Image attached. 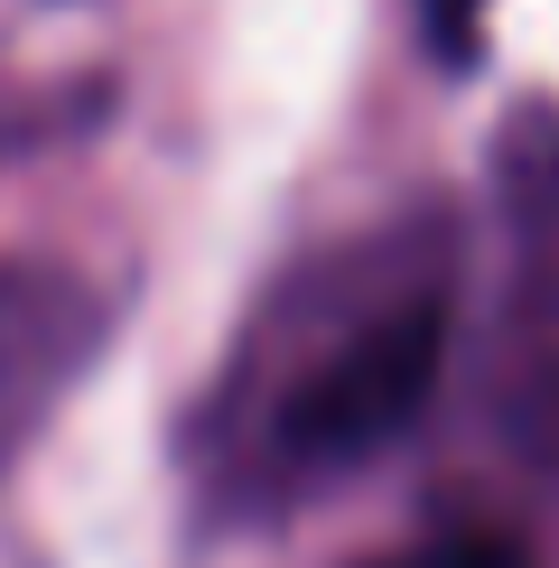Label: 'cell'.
I'll return each mask as SVG.
<instances>
[{"label": "cell", "mask_w": 559, "mask_h": 568, "mask_svg": "<svg viewBox=\"0 0 559 568\" xmlns=\"http://www.w3.org/2000/svg\"><path fill=\"white\" fill-rule=\"evenodd\" d=\"M438 364H448V307L438 298H410V307H392V317H373L336 364L289 392V410H280L289 457L355 466V457H373V447H392L419 410H429Z\"/></svg>", "instance_id": "6da1fadb"}, {"label": "cell", "mask_w": 559, "mask_h": 568, "mask_svg": "<svg viewBox=\"0 0 559 568\" xmlns=\"http://www.w3.org/2000/svg\"><path fill=\"white\" fill-rule=\"evenodd\" d=\"M373 568H531V550H522V540H504V531H448V540L392 550V559H373Z\"/></svg>", "instance_id": "7a4b0ae2"}, {"label": "cell", "mask_w": 559, "mask_h": 568, "mask_svg": "<svg viewBox=\"0 0 559 568\" xmlns=\"http://www.w3.org/2000/svg\"><path fill=\"white\" fill-rule=\"evenodd\" d=\"M476 29H485V0H429V47H438V65H476Z\"/></svg>", "instance_id": "3957f363"}]
</instances>
